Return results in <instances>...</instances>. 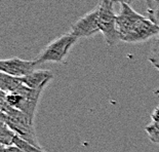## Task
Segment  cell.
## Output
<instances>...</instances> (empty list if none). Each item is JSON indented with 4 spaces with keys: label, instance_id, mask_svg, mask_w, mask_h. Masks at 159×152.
<instances>
[{
    "label": "cell",
    "instance_id": "obj_1",
    "mask_svg": "<svg viewBox=\"0 0 159 152\" xmlns=\"http://www.w3.org/2000/svg\"><path fill=\"white\" fill-rule=\"evenodd\" d=\"M1 104V121L11 127L21 139L29 142L34 146L41 148L36 136L34 120L28 115L15 108L8 106L4 101L0 99Z\"/></svg>",
    "mask_w": 159,
    "mask_h": 152
},
{
    "label": "cell",
    "instance_id": "obj_2",
    "mask_svg": "<svg viewBox=\"0 0 159 152\" xmlns=\"http://www.w3.org/2000/svg\"><path fill=\"white\" fill-rule=\"evenodd\" d=\"M42 93L43 90H32L23 84L16 93L6 94L0 92V99L4 101L8 106L22 111L34 120Z\"/></svg>",
    "mask_w": 159,
    "mask_h": 152
},
{
    "label": "cell",
    "instance_id": "obj_3",
    "mask_svg": "<svg viewBox=\"0 0 159 152\" xmlns=\"http://www.w3.org/2000/svg\"><path fill=\"white\" fill-rule=\"evenodd\" d=\"M78 38L72 33H66L50 41L36 58V63H63Z\"/></svg>",
    "mask_w": 159,
    "mask_h": 152
},
{
    "label": "cell",
    "instance_id": "obj_4",
    "mask_svg": "<svg viewBox=\"0 0 159 152\" xmlns=\"http://www.w3.org/2000/svg\"><path fill=\"white\" fill-rule=\"evenodd\" d=\"M116 0H101L99 7V28L105 41L109 45H115L120 41L117 31V15L114 11Z\"/></svg>",
    "mask_w": 159,
    "mask_h": 152
},
{
    "label": "cell",
    "instance_id": "obj_5",
    "mask_svg": "<svg viewBox=\"0 0 159 152\" xmlns=\"http://www.w3.org/2000/svg\"><path fill=\"white\" fill-rule=\"evenodd\" d=\"M159 33V26L149 18L143 16L133 26L126 34L120 38V41L126 43H142L155 38Z\"/></svg>",
    "mask_w": 159,
    "mask_h": 152
},
{
    "label": "cell",
    "instance_id": "obj_6",
    "mask_svg": "<svg viewBox=\"0 0 159 152\" xmlns=\"http://www.w3.org/2000/svg\"><path fill=\"white\" fill-rule=\"evenodd\" d=\"M99 28V7L93 9L86 15L81 16L71 26L70 33L75 35L77 38H89L98 34Z\"/></svg>",
    "mask_w": 159,
    "mask_h": 152
},
{
    "label": "cell",
    "instance_id": "obj_7",
    "mask_svg": "<svg viewBox=\"0 0 159 152\" xmlns=\"http://www.w3.org/2000/svg\"><path fill=\"white\" fill-rule=\"evenodd\" d=\"M38 66L35 60L28 61L20 58H11L0 61V72L18 78H23L36 71Z\"/></svg>",
    "mask_w": 159,
    "mask_h": 152
},
{
    "label": "cell",
    "instance_id": "obj_8",
    "mask_svg": "<svg viewBox=\"0 0 159 152\" xmlns=\"http://www.w3.org/2000/svg\"><path fill=\"white\" fill-rule=\"evenodd\" d=\"M143 16V15L138 13L130 5L126 4V3H120V12L116 18L117 31L119 34V38H121L124 34H126L133 28L134 24L140 21Z\"/></svg>",
    "mask_w": 159,
    "mask_h": 152
},
{
    "label": "cell",
    "instance_id": "obj_9",
    "mask_svg": "<svg viewBox=\"0 0 159 152\" xmlns=\"http://www.w3.org/2000/svg\"><path fill=\"white\" fill-rule=\"evenodd\" d=\"M53 79V74L48 70L37 69L33 73L29 74L25 77L21 78L22 82L26 86L32 90H45L49 82Z\"/></svg>",
    "mask_w": 159,
    "mask_h": 152
},
{
    "label": "cell",
    "instance_id": "obj_10",
    "mask_svg": "<svg viewBox=\"0 0 159 152\" xmlns=\"http://www.w3.org/2000/svg\"><path fill=\"white\" fill-rule=\"evenodd\" d=\"M21 78L0 72V90L6 94L16 93L23 85Z\"/></svg>",
    "mask_w": 159,
    "mask_h": 152
},
{
    "label": "cell",
    "instance_id": "obj_11",
    "mask_svg": "<svg viewBox=\"0 0 159 152\" xmlns=\"http://www.w3.org/2000/svg\"><path fill=\"white\" fill-rule=\"evenodd\" d=\"M16 137V134L13 131L7 124L1 121V127H0V143L1 146H11L15 145L13 142Z\"/></svg>",
    "mask_w": 159,
    "mask_h": 152
},
{
    "label": "cell",
    "instance_id": "obj_12",
    "mask_svg": "<svg viewBox=\"0 0 159 152\" xmlns=\"http://www.w3.org/2000/svg\"><path fill=\"white\" fill-rule=\"evenodd\" d=\"M148 18L159 26V0H146Z\"/></svg>",
    "mask_w": 159,
    "mask_h": 152
},
{
    "label": "cell",
    "instance_id": "obj_13",
    "mask_svg": "<svg viewBox=\"0 0 159 152\" xmlns=\"http://www.w3.org/2000/svg\"><path fill=\"white\" fill-rule=\"evenodd\" d=\"M148 60L159 71V33L154 38L153 44L151 46V53Z\"/></svg>",
    "mask_w": 159,
    "mask_h": 152
},
{
    "label": "cell",
    "instance_id": "obj_14",
    "mask_svg": "<svg viewBox=\"0 0 159 152\" xmlns=\"http://www.w3.org/2000/svg\"><path fill=\"white\" fill-rule=\"evenodd\" d=\"M13 144H15L16 146H18L19 148H21L24 152H45L42 148L36 147V146H34V145L30 144L29 142L21 139V138L18 137V136L16 137Z\"/></svg>",
    "mask_w": 159,
    "mask_h": 152
},
{
    "label": "cell",
    "instance_id": "obj_15",
    "mask_svg": "<svg viewBox=\"0 0 159 152\" xmlns=\"http://www.w3.org/2000/svg\"><path fill=\"white\" fill-rule=\"evenodd\" d=\"M148 138L152 143L159 145V123L151 122L145 127Z\"/></svg>",
    "mask_w": 159,
    "mask_h": 152
},
{
    "label": "cell",
    "instance_id": "obj_16",
    "mask_svg": "<svg viewBox=\"0 0 159 152\" xmlns=\"http://www.w3.org/2000/svg\"><path fill=\"white\" fill-rule=\"evenodd\" d=\"M1 152H24L21 148H19L16 145H11V146H1Z\"/></svg>",
    "mask_w": 159,
    "mask_h": 152
},
{
    "label": "cell",
    "instance_id": "obj_17",
    "mask_svg": "<svg viewBox=\"0 0 159 152\" xmlns=\"http://www.w3.org/2000/svg\"><path fill=\"white\" fill-rule=\"evenodd\" d=\"M151 122L159 123V106L155 108L151 113Z\"/></svg>",
    "mask_w": 159,
    "mask_h": 152
},
{
    "label": "cell",
    "instance_id": "obj_18",
    "mask_svg": "<svg viewBox=\"0 0 159 152\" xmlns=\"http://www.w3.org/2000/svg\"><path fill=\"white\" fill-rule=\"evenodd\" d=\"M116 1L119 3H126L128 5H131V3H134V0H116Z\"/></svg>",
    "mask_w": 159,
    "mask_h": 152
}]
</instances>
